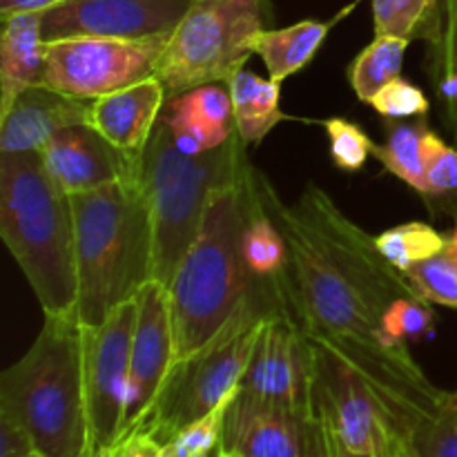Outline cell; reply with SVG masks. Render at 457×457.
<instances>
[{
  "label": "cell",
  "mask_w": 457,
  "mask_h": 457,
  "mask_svg": "<svg viewBox=\"0 0 457 457\" xmlns=\"http://www.w3.org/2000/svg\"><path fill=\"white\" fill-rule=\"evenodd\" d=\"M268 308L270 293L257 281L221 330L195 353L172 361L150 409L123 433H145L165 445L179 431L217 409L239 388Z\"/></svg>",
  "instance_id": "cell-7"
},
{
  "label": "cell",
  "mask_w": 457,
  "mask_h": 457,
  "mask_svg": "<svg viewBox=\"0 0 457 457\" xmlns=\"http://www.w3.org/2000/svg\"><path fill=\"white\" fill-rule=\"evenodd\" d=\"M212 457H221V451H219V453H217V455H212Z\"/></svg>",
  "instance_id": "cell-44"
},
{
  "label": "cell",
  "mask_w": 457,
  "mask_h": 457,
  "mask_svg": "<svg viewBox=\"0 0 457 457\" xmlns=\"http://www.w3.org/2000/svg\"><path fill=\"white\" fill-rule=\"evenodd\" d=\"M433 80H436V92L445 107L446 120L457 138V71H437L433 74Z\"/></svg>",
  "instance_id": "cell-37"
},
{
  "label": "cell",
  "mask_w": 457,
  "mask_h": 457,
  "mask_svg": "<svg viewBox=\"0 0 457 457\" xmlns=\"http://www.w3.org/2000/svg\"><path fill=\"white\" fill-rule=\"evenodd\" d=\"M71 196L79 299L76 321L103 324L152 279L154 237L141 170L110 186Z\"/></svg>",
  "instance_id": "cell-3"
},
{
  "label": "cell",
  "mask_w": 457,
  "mask_h": 457,
  "mask_svg": "<svg viewBox=\"0 0 457 457\" xmlns=\"http://www.w3.org/2000/svg\"><path fill=\"white\" fill-rule=\"evenodd\" d=\"M428 125L424 119L415 120H386V141L375 145L373 156L384 165L388 174L413 187L420 196H424L427 181H424V159H422V137Z\"/></svg>",
  "instance_id": "cell-25"
},
{
  "label": "cell",
  "mask_w": 457,
  "mask_h": 457,
  "mask_svg": "<svg viewBox=\"0 0 457 457\" xmlns=\"http://www.w3.org/2000/svg\"><path fill=\"white\" fill-rule=\"evenodd\" d=\"M446 245H449V250H451V253H453L455 257H457V226H455L453 235L449 237V244H446Z\"/></svg>",
  "instance_id": "cell-41"
},
{
  "label": "cell",
  "mask_w": 457,
  "mask_h": 457,
  "mask_svg": "<svg viewBox=\"0 0 457 457\" xmlns=\"http://www.w3.org/2000/svg\"><path fill=\"white\" fill-rule=\"evenodd\" d=\"M299 457H330L324 427L320 418L311 415L302 424V455Z\"/></svg>",
  "instance_id": "cell-38"
},
{
  "label": "cell",
  "mask_w": 457,
  "mask_h": 457,
  "mask_svg": "<svg viewBox=\"0 0 457 457\" xmlns=\"http://www.w3.org/2000/svg\"><path fill=\"white\" fill-rule=\"evenodd\" d=\"M170 36L159 38H103L74 36L47 43L43 85L76 98L107 96L156 76Z\"/></svg>",
  "instance_id": "cell-9"
},
{
  "label": "cell",
  "mask_w": 457,
  "mask_h": 457,
  "mask_svg": "<svg viewBox=\"0 0 457 457\" xmlns=\"http://www.w3.org/2000/svg\"><path fill=\"white\" fill-rule=\"evenodd\" d=\"M137 297L107 315L103 324L83 326L85 397L92 457L110 449L128 427L129 364L137 326Z\"/></svg>",
  "instance_id": "cell-10"
},
{
  "label": "cell",
  "mask_w": 457,
  "mask_h": 457,
  "mask_svg": "<svg viewBox=\"0 0 457 457\" xmlns=\"http://www.w3.org/2000/svg\"><path fill=\"white\" fill-rule=\"evenodd\" d=\"M406 277L431 303L457 311V257L446 245L440 254L409 268Z\"/></svg>",
  "instance_id": "cell-30"
},
{
  "label": "cell",
  "mask_w": 457,
  "mask_h": 457,
  "mask_svg": "<svg viewBox=\"0 0 457 457\" xmlns=\"http://www.w3.org/2000/svg\"><path fill=\"white\" fill-rule=\"evenodd\" d=\"M324 128L326 134H328L333 163L339 170H344V172H360L366 165V161L373 156L378 143H373V138L360 125L348 119H342V116L326 119Z\"/></svg>",
  "instance_id": "cell-32"
},
{
  "label": "cell",
  "mask_w": 457,
  "mask_h": 457,
  "mask_svg": "<svg viewBox=\"0 0 457 457\" xmlns=\"http://www.w3.org/2000/svg\"><path fill=\"white\" fill-rule=\"evenodd\" d=\"M163 119L172 138L187 154H201L221 147L237 134L230 89L221 83L201 85L165 103Z\"/></svg>",
  "instance_id": "cell-19"
},
{
  "label": "cell",
  "mask_w": 457,
  "mask_h": 457,
  "mask_svg": "<svg viewBox=\"0 0 457 457\" xmlns=\"http://www.w3.org/2000/svg\"><path fill=\"white\" fill-rule=\"evenodd\" d=\"M168 96L156 76L94 98L89 125L129 154H143L161 119Z\"/></svg>",
  "instance_id": "cell-18"
},
{
  "label": "cell",
  "mask_w": 457,
  "mask_h": 457,
  "mask_svg": "<svg viewBox=\"0 0 457 457\" xmlns=\"http://www.w3.org/2000/svg\"><path fill=\"white\" fill-rule=\"evenodd\" d=\"M411 40L397 36H375L373 43L366 45L348 65L346 76L351 89L361 103H370V98L388 85L400 79L404 54Z\"/></svg>",
  "instance_id": "cell-24"
},
{
  "label": "cell",
  "mask_w": 457,
  "mask_h": 457,
  "mask_svg": "<svg viewBox=\"0 0 457 457\" xmlns=\"http://www.w3.org/2000/svg\"><path fill=\"white\" fill-rule=\"evenodd\" d=\"M355 4L357 3L348 4L344 12H339L330 21H302L284 27V29H263L254 38V54L268 67V76L272 80L284 83L286 79L311 65L324 40L328 38V31L342 18H346Z\"/></svg>",
  "instance_id": "cell-21"
},
{
  "label": "cell",
  "mask_w": 457,
  "mask_h": 457,
  "mask_svg": "<svg viewBox=\"0 0 457 457\" xmlns=\"http://www.w3.org/2000/svg\"><path fill=\"white\" fill-rule=\"evenodd\" d=\"M235 107V128L244 145H259L286 114L279 107L281 83L279 80L262 79L248 70H241L228 83Z\"/></svg>",
  "instance_id": "cell-22"
},
{
  "label": "cell",
  "mask_w": 457,
  "mask_h": 457,
  "mask_svg": "<svg viewBox=\"0 0 457 457\" xmlns=\"http://www.w3.org/2000/svg\"><path fill=\"white\" fill-rule=\"evenodd\" d=\"M239 391V388H237ZM235 391V393H237ZM221 402L214 411H210L205 418L196 420L190 427L179 431L177 436L163 445V457H212L221 451V436H223V422H226L228 406H230L232 397Z\"/></svg>",
  "instance_id": "cell-29"
},
{
  "label": "cell",
  "mask_w": 457,
  "mask_h": 457,
  "mask_svg": "<svg viewBox=\"0 0 457 457\" xmlns=\"http://www.w3.org/2000/svg\"><path fill=\"white\" fill-rule=\"evenodd\" d=\"M195 0H65L43 13L47 43L74 36L159 38L172 36Z\"/></svg>",
  "instance_id": "cell-13"
},
{
  "label": "cell",
  "mask_w": 457,
  "mask_h": 457,
  "mask_svg": "<svg viewBox=\"0 0 457 457\" xmlns=\"http://www.w3.org/2000/svg\"><path fill=\"white\" fill-rule=\"evenodd\" d=\"M253 186L254 165L245 159L235 181L210 201L199 235L168 286L174 360L204 346L254 290L257 281L244 257Z\"/></svg>",
  "instance_id": "cell-2"
},
{
  "label": "cell",
  "mask_w": 457,
  "mask_h": 457,
  "mask_svg": "<svg viewBox=\"0 0 457 457\" xmlns=\"http://www.w3.org/2000/svg\"><path fill=\"white\" fill-rule=\"evenodd\" d=\"M320 422H321V420H320ZM321 427H324V424H321ZM324 433H326V442H328L330 457H373V455H360V453H353V451H348L346 446H344L342 442H339L337 437H335L333 433H330L326 427H324Z\"/></svg>",
  "instance_id": "cell-40"
},
{
  "label": "cell",
  "mask_w": 457,
  "mask_h": 457,
  "mask_svg": "<svg viewBox=\"0 0 457 457\" xmlns=\"http://www.w3.org/2000/svg\"><path fill=\"white\" fill-rule=\"evenodd\" d=\"M36 453L38 451L29 433L9 415L0 413V457H31Z\"/></svg>",
  "instance_id": "cell-35"
},
{
  "label": "cell",
  "mask_w": 457,
  "mask_h": 457,
  "mask_svg": "<svg viewBox=\"0 0 457 457\" xmlns=\"http://www.w3.org/2000/svg\"><path fill=\"white\" fill-rule=\"evenodd\" d=\"M40 156L47 172L67 195L110 186L141 170V154L116 147L89 123L71 125L54 134Z\"/></svg>",
  "instance_id": "cell-14"
},
{
  "label": "cell",
  "mask_w": 457,
  "mask_h": 457,
  "mask_svg": "<svg viewBox=\"0 0 457 457\" xmlns=\"http://www.w3.org/2000/svg\"><path fill=\"white\" fill-rule=\"evenodd\" d=\"M47 65L43 13H13L3 18L0 38V114L31 85H40Z\"/></svg>",
  "instance_id": "cell-20"
},
{
  "label": "cell",
  "mask_w": 457,
  "mask_h": 457,
  "mask_svg": "<svg viewBox=\"0 0 457 457\" xmlns=\"http://www.w3.org/2000/svg\"><path fill=\"white\" fill-rule=\"evenodd\" d=\"M424 190L422 199L431 208L457 212V147L446 145L431 128L422 137Z\"/></svg>",
  "instance_id": "cell-28"
},
{
  "label": "cell",
  "mask_w": 457,
  "mask_h": 457,
  "mask_svg": "<svg viewBox=\"0 0 457 457\" xmlns=\"http://www.w3.org/2000/svg\"><path fill=\"white\" fill-rule=\"evenodd\" d=\"M244 257L254 281L279 279L288 270V244H286V237L281 228L277 226L275 217L263 205L257 183V170H254L253 201H250L248 223H245L244 232Z\"/></svg>",
  "instance_id": "cell-23"
},
{
  "label": "cell",
  "mask_w": 457,
  "mask_h": 457,
  "mask_svg": "<svg viewBox=\"0 0 457 457\" xmlns=\"http://www.w3.org/2000/svg\"><path fill=\"white\" fill-rule=\"evenodd\" d=\"M92 101L31 85L22 89L7 112L0 114V154L40 152L45 143L61 129L89 123Z\"/></svg>",
  "instance_id": "cell-16"
},
{
  "label": "cell",
  "mask_w": 457,
  "mask_h": 457,
  "mask_svg": "<svg viewBox=\"0 0 457 457\" xmlns=\"http://www.w3.org/2000/svg\"><path fill=\"white\" fill-rule=\"evenodd\" d=\"M96 457H163V445L145 433H123L110 449Z\"/></svg>",
  "instance_id": "cell-36"
},
{
  "label": "cell",
  "mask_w": 457,
  "mask_h": 457,
  "mask_svg": "<svg viewBox=\"0 0 457 457\" xmlns=\"http://www.w3.org/2000/svg\"><path fill=\"white\" fill-rule=\"evenodd\" d=\"M266 29L263 0H195L161 54L156 79L174 98L201 85H228Z\"/></svg>",
  "instance_id": "cell-8"
},
{
  "label": "cell",
  "mask_w": 457,
  "mask_h": 457,
  "mask_svg": "<svg viewBox=\"0 0 457 457\" xmlns=\"http://www.w3.org/2000/svg\"><path fill=\"white\" fill-rule=\"evenodd\" d=\"M61 3H65V0H0V16L9 18L13 13H45Z\"/></svg>",
  "instance_id": "cell-39"
},
{
  "label": "cell",
  "mask_w": 457,
  "mask_h": 457,
  "mask_svg": "<svg viewBox=\"0 0 457 457\" xmlns=\"http://www.w3.org/2000/svg\"><path fill=\"white\" fill-rule=\"evenodd\" d=\"M427 43L431 47V74L457 71V0H442L440 21Z\"/></svg>",
  "instance_id": "cell-34"
},
{
  "label": "cell",
  "mask_w": 457,
  "mask_h": 457,
  "mask_svg": "<svg viewBox=\"0 0 457 457\" xmlns=\"http://www.w3.org/2000/svg\"><path fill=\"white\" fill-rule=\"evenodd\" d=\"M315 348L270 297L266 321L239 391L299 418L315 415Z\"/></svg>",
  "instance_id": "cell-11"
},
{
  "label": "cell",
  "mask_w": 457,
  "mask_h": 457,
  "mask_svg": "<svg viewBox=\"0 0 457 457\" xmlns=\"http://www.w3.org/2000/svg\"><path fill=\"white\" fill-rule=\"evenodd\" d=\"M31 457H43V455H38V453H36V455H31Z\"/></svg>",
  "instance_id": "cell-45"
},
{
  "label": "cell",
  "mask_w": 457,
  "mask_h": 457,
  "mask_svg": "<svg viewBox=\"0 0 457 457\" xmlns=\"http://www.w3.org/2000/svg\"><path fill=\"white\" fill-rule=\"evenodd\" d=\"M446 402H449V406H453V409H457V391L449 393V397H446Z\"/></svg>",
  "instance_id": "cell-42"
},
{
  "label": "cell",
  "mask_w": 457,
  "mask_h": 457,
  "mask_svg": "<svg viewBox=\"0 0 457 457\" xmlns=\"http://www.w3.org/2000/svg\"><path fill=\"white\" fill-rule=\"evenodd\" d=\"M137 306L129 364L128 427L150 409L174 361V328L168 286L150 279L137 293Z\"/></svg>",
  "instance_id": "cell-15"
},
{
  "label": "cell",
  "mask_w": 457,
  "mask_h": 457,
  "mask_svg": "<svg viewBox=\"0 0 457 457\" xmlns=\"http://www.w3.org/2000/svg\"><path fill=\"white\" fill-rule=\"evenodd\" d=\"M375 36L428 40L440 21L442 0H370Z\"/></svg>",
  "instance_id": "cell-26"
},
{
  "label": "cell",
  "mask_w": 457,
  "mask_h": 457,
  "mask_svg": "<svg viewBox=\"0 0 457 457\" xmlns=\"http://www.w3.org/2000/svg\"><path fill=\"white\" fill-rule=\"evenodd\" d=\"M257 183L290 250L288 270L279 279L262 281L272 302L293 317L312 346L355 369L409 436L420 420L446 404L449 393L427 378L411 348L391 344L382 317L364 293L339 270L293 204L281 199L259 170Z\"/></svg>",
  "instance_id": "cell-1"
},
{
  "label": "cell",
  "mask_w": 457,
  "mask_h": 457,
  "mask_svg": "<svg viewBox=\"0 0 457 457\" xmlns=\"http://www.w3.org/2000/svg\"><path fill=\"white\" fill-rule=\"evenodd\" d=\"M239 134L201 154H187L174 143L161 114L150 143L141 154V179L150 204L154 263L152 279L172 284L179 263L199 235L205 210L223 186L235 181L245 163Z\"/></svg>",
  "instance_id": "cell-6"
},
{
  "label": "cell",
  "mask_w": 457,
  "mask_h": 457,
  "mask_svg": "<svg viewBox=\"0 0 457 457\" xmlns=\"http://www.w3.org/2000/svg\"><path fill=\"white\" fill-rule=\"evenodd\" d=\"M306 418L237 391L223 422L221 453L235 457H299Z\"/></svg>",
  "instance_id": "cell-17"
},
{
  "label": "cell",
  "mask_w": 457,
  "mask_h": 457,
  "mask_svg": "<svg viewBox=\"0 0 457 457\" xmlns=\"http://www.w3.org/2000/svg\"><path fill=\"white\" fill-rule=\"evenodd\" d=\"M375 241H378L384 257L393 266L406 272L409 268L440 254L446 248V244H449V237H445L424 221H409L400 223L395 228H388L386 232L375 237Z\"/></svg>",
  "instance_id": "cell-27"
},
{
  "label": "cell",
  "mask_w": 457,
  "mask_h": 457,
  "mask_svg": "<svg viewBox=\"0 0 457 457\" xmlns=\"http://www.w3.org/2000/svg\"><path fill=\"white\" fill-rule=\"evenodd\" d=\"M315 348V415L326 428L360 455H373L386 433L406 436L373 388L355 369L324 348ZM409 437V436H406Z\"/></svg>",
  "instance_id": "cell-12"
},
{
  "label": "cell",
  "mask_w": 457,
  "mask_h": 457,
  "mask_svg": "<svg viewBox=\"0 0 457 457\" xmlns=\"http://www.w3.org/2000/svg\"><path fill=\"white\" fill-rule=\"evenodd\" d=\"M369 105H373L379 116L393 120L424 119V116L428 114V110H431V103H428L427 94H424L418 85L402 79V76L391 80L388 85H384V87L370 98Z\"/></svg>",
  "instance_id": "cell-33"
},
{
  "label": "cell",
  "mask_w": 457,
  "mask_h": 457,
  "mask_svg": "<svg viewBox=\"0 0 457 457\" xmlns=\"http://www.w3.org/2000/svg\"><path fill=\"white\" fill-rule=\"evenodd\" d=\"M0 237L45 315H74L79 299L71 196L40 152L0 154Z\"/></svg>",
  "instance_id": "cell-4"
},
{
  "label": "cell",
  "mask_w": 457,
  "mask_h": 457,
  "mask_svg": "<svg viewBox=\"0 0 457 457\" xmlns=\"http://www.w3.org/2000/svg\"><path fill=\"white\" fill-rule=\"evenodd\" d=\"M0 413L21 424L43 457H92L83 326L45 315L29 351L0 378Z\"/></svg>",
  "instance_id": "cell-5"
},
{
  "label": "cell",
  "mask_w": 457,
  "mask_h": 457,
  "mask_svg": "<svg viewBox=\"0 0 457 457\" xmlns=\"http://www.w3.org/2000/svg\"><path fill=\"white\" fill-rule=\"evenodd\" d=\"M221 457H235V455H228V453H221Z\"/></svg>",
  "instance_id": "cell-43"
},
{
  "label": "cell",
  "mask_w": 457,
  "mask_h": 457,
  "mask_svg": "<svg viewBox=\"0 0 457 457\" xmlns=\"http://www.w3.org/2000/svg\"><path fill=\"white\" fill-rule=\"evenodd\" d=\"M411 457H457V409L446 402L409 433Z\"/></svg>",
  "instance_id": "cell-31"
}]
</instances>
